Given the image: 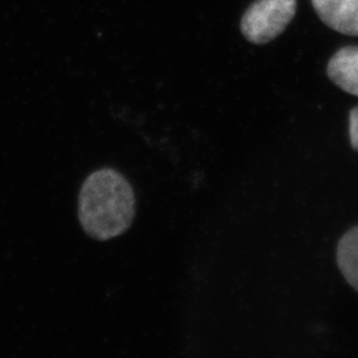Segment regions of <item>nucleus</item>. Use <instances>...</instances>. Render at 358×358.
Here are the masks:
<instances>
[{
	"instance_id": "3",
	"label": "nucleus",
	"mask_w": 358,
	"mask_h": 358,
	"mask_svg": "<svg viewBox=\"0 0 358 358\" xmlns=\"http://www.w3.org/2000/svg\"><path fill=\"white\" fill-rule=\"evenodd\" d=\"M321 20L334 31L358 36V0H312Z\"/></svg>"
},
{
	"instance_id": "2",
	"label": "nucleus",
	"mask_w": 358,
	"mask_h": 358,
	"mask_svg": "<svg viewBox=\"0 0 358 358\" xmlns=\"http://www.w3.org/2000/svg\"><path fill=\"white\" fill-rule=\"evenodd\" d=\"M296 8V0H256L244 13L241 31L250 43L267 44L282 35Z\"/></svg>"
},
{
	"instance_id": "5",
	"label": "nucleus",
	"mask_w": 358,
	"mask_h": 358,
	"mask_svg": "<svg viewBox=\"0 0 358 358\" xmlns=\"http://www.w3.org/2000/svg\"><path fill=\"white\" fill-rule=\"evenodd\" d=\"M337 264L346 282L358 292V226L348 231L338 242Z\"/></svg>"
},
{
	"instance_id": "6",
	"label": "nucleus",
	"mask_w": 358,
	"mask_h": 358,
	"mask_svg": "<svg viewBox=\"0 0 358 358\" xmlns=\"http://www.w3.org/2000/svg\"><path fill=\"white\" fill-rule=\"evenodd\" d=\"M349 140L352 148L358 152V106L349 113Z\"/></svg>"
},
{
	"instance_id": "1",
	"label": "nucleus",
	"mask_w": 358,
	"mask_h": 358,
	"mask_svg": "<svg viewBox=\"0 0 358 358\" xmlns=\"http://www.w3.org/2000/svg\"><path fill=\"white\" fill-rule=\"evenodd\" d=\"M134 215V192L121 173L103 167L84 180L78 195V219L90 238L109 241L122 235Z\"/></svg>"
},
{
	"instance_id": "4",
	"label": "nucleus",
	"mask_w": 358,
	"mask_h": 358,
	"mask_svg": "<svg viewBox=\"0 0 358 358\" xmlns=\"http://www.w3.org/2000/svg\"><path fill=\"white\" fill-rule=\"evenodd\" d=\"M327 72L338 88L358 97V47L350 45L336 52Z\"/></svg>"
}]
</instances>
